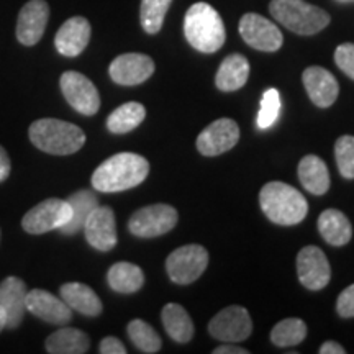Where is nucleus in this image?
I'll list each match as a JSON object with an SVG mask.
<instances>
[{
	"label": "nucleus",
	"mask_w": 354,
	"mask_h": 354,
	"mask_svg": "<svg viewBox=\"0 0 354 354\" xmlns=\"http://www.w3.org/2000/svg\"><path fill=\"white\" fill-rule=\"evenodd\" d=\"M318 232L322 238L331 246H344L351 241L353 227L351 221L343 212L328 209L318 216Z\"/></svg>",
	"instance_id": "22"
},
{
	"label": "nucleus",
	"mask_w": 354,
	"mask_h": 354,
	"mask_svg": "<svg viewBox=\"0 0 354 354\" xmlns=\"http://www.w3.org/2000/svg\"><path fill=\"white\" fill-rule=\"evenodd\" d=\"M261 210L272 223L292 227L308 214V202L297 189L286 183H268L259 192Z\"/></svg>",
	"instance_id": "2"
},
{
	"label": "nucleus",
	"mask_w": 354,
	"mask_h": 354,
	"mask_svg": "<svg viewBox=\"0 0 354 354\" xmlns=\"http://www.w3.org/2000/svg\"><path fill=\"white\" fill-rule=\"evenodd\" d=\"M99 351L102 354H127V348L120 339L115 338V336H107L100 342Z\"/></svg>",
	"instance_id": "37"
},
{
	"label": "nucleus",
	"mask_w": 354,
	"mask_h": 354,
	"mask_svg": "<svg viewBox=\"0 0 354 354\" xmlns=\"http://www.w3.org/2000/svg\"><path fill=\"white\" fill-rule=\"evenodd\" d=\"M302 81L310 100L320 109H328L335 104L339 94L338 81L330 71L320 66H310L304 71Z\"/></svg>",
	"instance_id": "18"
},
{
	"label": "nucleus",
	"mask_w": 354,
	"mask_h": 354,
	"mask_svg": "<svg viewBox=\"0 0 354 354\" xmlns=\"http://www.w3.org/2000/svg\"><path fill=\"white\" fill-rule=\"evenodd\" d=\"M162 325H165L166 333L174 339L176 343H189L194 336V323L192 318L183 305L167 304L161 313Z\"/></svg>",
	"instance_id": "27"
},
{
	"label": "nucleus",
	"mask_w": 354,
	"mask_h": 354,
	"mask_svg": "<svg viewBox=\"0 0 354 354\" xmlns=\"http://www.w3.org/2000/svg\"><path fill=\"white\" fill-rule=\"evenodd\" d=\"M269 12L287 30L307 37L322 32L330 24L328 13L305 0H272Z\"/></svg>",
	"instance_id": "5"
},
{
	"label": "nucleus",
	"mask_w": 354,
	"mask_h": 354,
	"mask_svg": "<svg viewBox=\"0 0 354 354\" xmlns=\"http://www.w3.org/2000/svg\"><path fill=\"white\" fill-rule=\"evenodd\" d=\"M184 35L190 46L205 55L218 51L227 38L220 13L207 2L194 3L185 13Z\"/></svg>",
	"instance_id": "3"
},
{
	"label": "nucleus",
	"mask_w": 354,
	"mask_h": 354,
	"mask_svg": "<svg viewBox=\"0 0 354 354\" xmlns=\"http://www.w3.org/2000/svg\"><path fill=\"white\" fill-rule=\"evenodd\" d=\"M10 169H12L10 158H8L6 149L0 146V183H3V180L10 176Z\"/></svg>",
	"instance_id": "38"
},
{
	"label": "nucleus",
	"mask_w": 354,
	"mask_h": 354,
	"mask_svg": "<svg viewBox=\"0 0 354 354\" xmlns=\"http://www.w3.org/2000/svg\"><path fill=\"white\" fill-rule=\"evenodd\" d=\"M50 20V6L46 0H30L19 13L17 39L24 46H35L43 38Z\"/></svg>",
	"instance_id": "15"
},
{
	"label": "nucleus",
	"mask_w": 354,
	"mask_h": 354,
	"mask_svg": "<svg viewBox=\"0 0 354 354\" xmlns=\"http://www.w3.org/2000/svg\"><path fill=\"white\" fill-rule=\"evenodd\" d=\"M30 141L39 151L56 156L74 154L86 145V133L74 123L57 120V118H41L33 122L28 130Z\"/></svg>",
	"instance_id": "4"
},
{
	"label": "nucleus",
	"mask_w": 354,
	"mask_h": 354,
	"mask_svg": "<svg viewBox=\"0 0 354 354\" xmlns=\"http://www.w3.org/2000/svg\"><path fill=\"white\" fill-rule=\"evenodd\" d=\"M320 354H346V349H344L342 344L336 342H326L323 343L320 349H318Z\"/></svg>",
	"instance_id": "39"
},
{
	"label": "nucleus",
	"mask_w": 354,
	"mask_h": 354,
	"mask_svg": "<svg viewBox=\"0 0 354 354\" xmlns=\"http://www.w3.org/2000/svg\"><path fill=\"white\" fill-rule=\"evenodd\" d=\"M146 109L138 102H127L115 109L107 118V128L113 135H125L143 123Z\"/></svg>",
	"instance_id": "29"
},
{
	"label": "nucleus",
	"mask_w": 354,
	"mask_h": 354,
	"mask_svg": "<svg viewBox=\"0 0 354 354\" xmlns=\"http://www.w3.org/2000/svg\"><path fill=\"white\" fill-rule=\"evenodd\" d=\"M248 349H243L240 346H234V344H223L214 349V354H248Z\"/></svg>",
	"instance_id": "40"
},
{
	"label": "nucleus",
	"mask_w": 354,
	"mask_h": 354,
	"mask_svg": "<svg viewBox=\"0 0 354 354\" xmlns=\"http://www.w3.org/2000/svg\"><path fill=\"white\" fill-rule=\"evenodd\" d=\"M91 348V339L77 328H64L55 331L48 336L46 351L51 354H84Z\"/></svg>",
	"instance_id": "26"
},
{
	"label": "nucleus",
	"mask_w": 354,
	"mask_h": 354,
	"mask_svg": "<svg viewBox=\"0 0 354 354\" xmlns=\"http://www.w3.org/2000/svg\"><path fill=\"white\" fill-rule=\"evenodd\" d=\"M61 92L64 99L76 112L82 115H95L100 109V95L88 77L76 71H68L61 76Z\"/></svg>",
	"instance_id": "10"
},
{
	"label": "nucleus",
	"mask_w": 354,
	"mask_h": 354,
	"mask_svg": "<svg viewBox=\"0 0 354 354\" xmlns=\"http://www.w3.org/2000/svg\"><path fill=\"white\" fill-rule=\"evenodd\" d=\"M107 281L112 290L118 294H135L145 284V274L136 264L122 261L109 269Z\"/></svg>",
	"instance_id": "28"
},
{
	"label": "nucleus",
	"mask_w": 354,
	"mask_h": 354,
	"mask_svg": "<svg viewBox=\"0 0 354 354\" xmlns=\"http://www.w3.org/2000/svg\"><path fill=\"white\" fill-rule=\"evenodd\" d=\"M177 210L167 203H154L136 210L128 221V230L138 238H156L169 233L177 225Z\"/></svg>",
	"instance_id": "7"
},
{
	"label": "nucleus",
	"mask_w": 354,
	"mask_h": 354,
	"mask_svg": "<svg viewBox=\"0 0 354 354\" xmlns=\"http://www.w3.org/2000/svg\"><path fill=\"white\" fill-rule=\"evenodd\" d=\"M82 230L88 245L95 248L97 251L107 253L117 245V221H115V214L110 207H97L88 215Z\"/></svg>",
	"instance_id": "16"
},
{
	"label": "nucleus",
	"mask_w": 354,
	"mask_h": 354,
	"mask_svg": "<svg viewBox=\"0 0 354 354\" xmlns=\"http://www.w3.org/2000/svg\"><path fill=\"white\" fill-rule=\"evenodd\" d=\"M335 158L339 174L344 179H354V136H339L335 145Z\"/></svg>",
	"instance_id": "34"
},
{
	"label": "nucleus",
	"mask_w": 354,
	"mask_h": 354,
	"mask_svg": "<svg viewBox=\"0 0 354 354\" xmlns=\"http://www.w3.org/2000/svg\"><path fill=\"white\" fill-rule=\"evenodd\" d=\"M59 294L71 310H76L86 317H99L104 310L99 295L81 282H68V284L61 286Z\"/></svg>",
	"instance_id": "21"
},
{
	"label": "nucleus",
	"mask_w": 354,
	"mask_h": 354,
	"mask_svg": "<svg viewBox=\"0 0 354 354\" xmlns=\"http://www.w3.org/2000/svg\"><path fill=\"white\" fill-rule=\"evenodd\" d=\"M299 281L308 290H322L328 286L331 268L326 256L318 246H305L297 256Z\"/></svg>",
	"instance_id": "14"
},
{
	"label": "nucleus",
	"mask_w": 354,
	"mask_h": 354,
	"mask_svg": "<svg viewBox=\"0 0 354 354\" xmlns=\"http://www.w3.org/2000/svg\"><path fill=\"white\" fill-rule=\"evenodd\" d=\"M335 63L339 69L354 81V44L343 43L336 48Z\"/></svg>",
	"instance_id": "35"
},
{
	"label": "nucleus",
	"mask_w": 354,
	"mask_h": 354,
	"mask_svg": "<svg viewBox=\"0 0 354 354\" xmlns=\"http://www.w3.org/2000/svg\"><path fill=\"white\" fill-rule=\"evenodd\" d=\"M209 331L218 342L241 343L253 333V320L245 307L230 305L212 318Z\"/></svg>",
	"instance_id": "8"
},
{
	"label": "nucleus",
	"mask_w": 354,
	"mask_h": 354,
	"mask_svg": "<svg viewBox=\"0 0 354 354\" xmlns=\"http://www.w3.org/2000/svg\"><path fill=\"white\" fill-rule=\"evenodd\" d=\"M7 326V315L6 312H3V308L0 307V333H2V330Z\"/></svg>",
	"instance_id": "41"
},
{
	"label": "nucleus",
	"mask_w": 354,
	"mask_h": 354,
	"mask_svg": "<svg viewBox=\"0 0 354 354\" xmlns=\"http://www.w3.org/2000/svg\"><path fill=\"white\" fill-rule=\"evenodd\" d=\"M71 218V205L61 198H46L28 210L21 220V227L30 234H43L59 230Z\"/></svg>",
	"instance_id": "9"
},
{
	"label": "nucleus",
	"mask_w": 354,
	"mask_h": 354,
	"mask_svg": "<svg viewBox=\"0 0 354 354\" xmlns=\"http://www.w3.org/2000/svg\"><path fill=\"white\" fill-rule=\"evenodd\" d=\"M68 203L71 205V218L59 228V232L63 234H76L84 228L88 215L99 207V198L92 190L81 189L69 196Z\"/></svg>",
	"instance_id": "25"
},
{
	"label": "nucleus",
	"mask_w": 354,
	"mask_h": 354,
	"mask_svg": "<svg viewBox=\"0 0 354 354\" xmlns=\"http://www.w3.org/2000/svg\"><path fill=\"white\" fill-rule=\"evenodd\" d=\"M149 174V162L135 153H118L105 159L92 174V187L100 192H123L140 185Z\"/></svg>",
	"instance_id": "1"
},
{
	"label": "nucleus",
	"mask_w": 354,
	"mask_h": 354,
	"mask_svg": "<svg viewBox=\"0 0 354 354\" xmlns=\"http://www.w3.org/2000/svg\"><path fill=\"white\" fill-rule=\"evenodd\" d=\"M128 336H130L131 343L140 349L141 353H158L161 349V338L156 333V330L151 325L143 320H131L128 323Z\"/></svg>",
	"instance_id": "32"
},
{
	"label": "nucleus",
	"mask_w": 354,
	"mask_h": 354,
	"mask_svg": "<svg viewBox=\"0 0 354 354\" xmlns=\"http://www.w3.org/2000/svg\"><path fill=\"white\" fill-rule=\"evenodd\" d=\"M26 310L51 325H68L73 318V310L63 299L43 289H33L26 294Z\"/></svg>",
	"instance_id": "17"
},
{
	"label": "nucleus",
	"mask_w": 354,
	"mask_h": 354,
	"mask_svg": "<svg viewBox=\"0 0 354 354\" xmlns=\"http://www.w3.org/2000/svg\"><path fill=\"white\" fill-rule=\"evenodd\" d=\"M154 73V63L141 53H125L117 56L109 68L112 81L118 86H140Z\"/></svg>",
	"instance_id": "12"
},
{
	"label": "nucleus",
	"mask_w": 354,
	"mask_h": 354,
	"mask_svg": "<svg viewBox=\"0 0 354 354\" xmlns=\"http://www.w3.org/2000/svg\"><path fill=\"white\" fill-rule=\"evenodd\" d=\"M336 310H338V315L343 318L354 317V284L346 287L339 294L338 302H336Z\"/></svg>",
	"instance_id": "36"
},
{
	"label": "nucleus",
	"mask_w": 354,
	"mask_h": 354,
	"mask_svg": "<svg viewBox=\"0 0 354 354\" xmlns=\"http://www.w3.org/2000/svg\"><path fill=\"white\" fill-rule=\"evenodd\" d=\"M172 0H141L140 21L148 35H156L162 28Z\"/></svg>",
	"instance_id": "31"
},
{
	"label": "nucleus",
	"mask_w": 354,
	"mask_h": 354,
	"mask_svg": "<svg viewBox=\"0 0 354 354\" xmlns=\"http://www.w3.org/2000/svg\"><path fill=\"white\" fill-rule=\"evenodd\" d=\"M279 112H281V94L277 88H269L264 92L263 100H261L258 120H256L259 130L271 128L277 122Z\"/></svg>",
	"instance_id": "33"
},
{
	"label": "nucleus",
	"mask_w": 354,
	"mask_h": 354,
	"mask_svg": "<svg viewBox=\"0 0 354 354\" xmlns=\"http://www.w3.org/2000/svg\"><path fill=\"white\" fill-rule=\"evenodd\" d=\"M91 24L84 17H73V19L66 20L57 30L55 38L57 53L66 57L79 56L91 41Z\"/></svg>",
	"instance_id": "19"
},
{
	"label": "nucleus",
	"mask_w": 354,
	"mask_h": 354,
	"mask_svg": "<svg viewBox=\"0 0 354 354\" xmlns=\"http://www.w3.org/2000/svg\"><path fill=\"white\" fill-rule=\"evenodd\" d=\"M336 2H342V3H346V2H354V0H336Z\"/></svg>",
	"instance_id": "42"
},
{
	"label": "nucleus",
	"mask_w": 354,
	"mask_h": 354,
	"mask_svg": "<svg viewBox=\"0 0 354 354\" xmlns=\"http://www.w3.org/2000/svg\"><path fill=\"white\" fill-rule=\"evenodd\" d=\"M240 35L251 48L266 53L281 50L284 37L276 24L259 13H246L240 20Z\"/></svg>",
	"instance_id": "11"
},
{
	"label": "nucleus",
	"mask_w": 354,
	"mask_h": 354,
	"mask_svg": "<svg viewBox=\"0 0 354 354\" xmlns=\"http://www.w3.org/2000/svg\"><path fill=\"white\" fill-rule=\"evenodd\" d=\"M240 140V127L232 118H220L197 136V149L203 156H218L230 151Z\"/></svg>",
	"instance_id": "13"
},
{
	"label": "nucleus",
	"mask_w": 354,
	"mask_h": 354,
	"mask_svg": "<svg viewBox=\"0 0 354 354\" xmlns=\"http://www.w3.org/2000/svg\"><path fill=\"white\" fill-rule=\"evenodd\" d=\"M299 180L313 196H323L330 189V172L325 161L315 154H307L299 162Z\"/></svg>",
	"instance_id": "23"
},
{
	"label": "nucleus",
	"mask_w": 354,
	"mask_h": 354,
	"mask_svg": "<svg viewBox=\"0 0 354 354\" xmlns=\"http://www.w3.org/2000/svg\"><path fill=\"white\" fill-rule=\"evenodd\" d=\"M307 336V325L300 318H286L271 331V342L279 348L297 346Z\"/></svg>",
	"instance_id": "30"
},
{
	"label": "nucleus",
	"mask_w": 354,
	"mask_h": 354,
	"mask_svg": "<svg viewBox=\"0 0 354 354\" xmlns=\"http://www.w3.org/2000/svg\"><path fill=\"white\" fill-rule=\"evenodd\" d=\"M209 266V253L201 245H185L177 248L167 256L166 271L172 282L187 286L196 282Z\"/></svg>",
	"instance_id": "6"
},
{
	"label": "nucleus",
	"mask_w": 354,
	"mask_h": 354,
	"mask_svg": "<svg viewBox=\"0 0 354 354\" xmlns=\"http://www.w3.org/2000/svg\"><path fill=\"white\" fill-rule=\"evenodd\" d=\"M26 286L21 279L10 276L0 282V307L7 315L8 330L19 328L26 312Z\"/></svg>",
	"instance_id": "20"
},
{
	"label": "nucleus",
	"mask_w": 354,
	"mask_h": 354,
	"mask_svg": "<svg viewBox=\"0 0 354 354\" xmlns=\"http://www.w3.org/2000/svg\"><path fill=\"white\" fill-rule=\"evenodd\" d=\"M250 77V63L243 55H230L216 71L215 84L220 91L233 92L245 86Z\"/></svg>",
	"instance_id": "24"
}]
</instances>
